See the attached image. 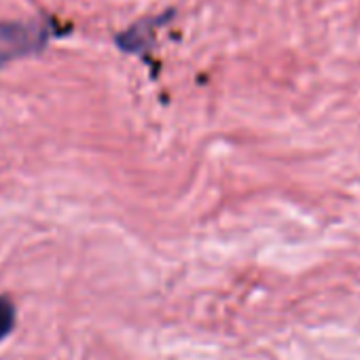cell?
Returning <instances> with one entry per match:
<instances>
[{"mask_svg":"<svg viewBox=\"0 0 360 360\" xmlns=\"http://www.w3.org/2000/svg\"><path fill=\"white\" fill-rule=\"evenodd\" d=\"M51 32L45 24H0V66L45 47Z\"/></svg>","mask_w":360,"mask_h":360,"instance_id":"obj_1","label":"cell"},{"mask_svg":"<svg viewBox=\"0 0 360 360\" xmlns=\"http://www.w3.org/2000/svg\"><path fill=\"white\" fill-rule=\"evenodd\" d=\"M15 320H18L15 303H13L11 297L3 295V297H0V341L7 339L13 333Z\"/></svg>","mask_w":360,"mask_h":360,"instance_id":"obj_2","label":"cell"}]
</instances>
